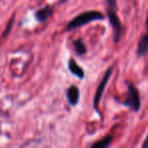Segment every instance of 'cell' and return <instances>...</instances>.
Listing matches in <instances>:
<instances>
[{
    "label": "cell",
    "mask_w": 148,
    "mask_h": 148,
    "mask_svg": "<svg viewBox=\"0 0 148 148\" xmlns=\"http://www.w3.org/2000/svg\"><path fill=\"white\" fill-rule=\"evenodd\" d=\"M101 19H103V13L95 10L86 11V12H83L81 14L77 15L71 21H69V23L67 25V27H66V31H71V29H77V27L87 25V23H91V21H101Z\"/></svg>",
    "instance_id": "1"
},
{
    "label": "cell",
    "mask_w": 148,
    "mask_h": 148,
    "mask_svg": "<svg viewBox=\"0 0 148 148\" xmlns=\"http://www.w3.org/2000/svg\"><path fill=\"white\" fill-rule=\"evenodd\" d=\"M109 8H108V16H109L110 23L112 25L114 31V41L118 43L122 35V25L115 11L116 8V0H107Z\"/></svg>",
    "instance_id": "2"
},
{
    "label": "cell",
    "mask_w": 148,
    "mask_h": 148,
    "mask_svg": "<svg viewBox=\"0 0 148 148\" xmlns=\"http://www.w3.org/2000/svg\"><path fill=\"white\" fill-rule=\"evenodd\" d=\"M124 103L135 112H138L140 109L139 92H138L137 88H136L132 83L128 84V97Z\"/></svg>",
    "instance_id": "3"
},
{
    "label": "cell",
    "mask_w": 148,
    "mask_h": 148,
    "mask_svg": "<svg viewBox=\"0 0 148 148\" xmlns=\"http://www.w3.org/2000/svg\"><path fill=\"white\" fill-rule=\"evenodd\" d=\"M112 72H113V68L112 67L107 70V72H106L105 75H103V79H101V83H99V85L97 86V91H95V99H93V107H95V109L97 110V111L99 110V101H101V95H103V91H105V88L108 84V81H109L110 77H111V75H112Z\"/></svg>",
    "instance_id": "4"
},
{
    "label": "cell",
    "mask_w": 148,
    "mask_h": 148,
    "mask_svg": "<svg viewBox=\"0 0 148 148\" xmlns=\"http://www.w3.org/2000/svg\"><path fill=\"white\" fill-rule=\"evenodd\" d=\"M66 97L68 99L70 105L76 106L79 101V89L77 88V86L72 85L66 91Z\"/></svg>",
    "instance_id": "5"
},
{
    "label": "cell",
    "mask_w": 148,
    "mask_h": 148,
    "mask_svg": "<svg viewBox=\"0 0 148 148\" xmlns=\"http://www.w3.org/2000/svg\"><path fill=\"white\" fill-rule=\"evenodd\" d=\"M68 68H69V71L72 74H74L75 76H77L78 78L82 79L84 78V71L83 69L78 65V64L75 62L74 59H70L69 63H68Z\"/></svg>",
    "instance_id": "6"
},
{
    "label": "cell",
    "mask_w": 148,
    "mask_h": 148,
    "mask_svg": "<svg viewBox=\"0 0 148 148\" xmlns=\"http://www.w3.org/2000/svg\"><path fill=\"white\" fill-rule=\"evenodd\" d=\"M53 14V9L50 5H47V6L43 7V8L39 9V10L36 12V18L39 21L43 23V21H47L51 15Z\"/></svg>",
    "instance_id": "7"
},
{
    "label": "cell",
    "mask_w": 148,
    "mask_h": 148,
    "mask_svg": "<svg viewBox=\"0 0 148 148\" xmlns=\"http://www.w3.org/2000/svg\"><path fill=\"white\" fill-rule=\"evenodd\" d=\"M146 25H147V32H146L145 36L141 39L139 45H138V55L139 56H143L147 53L148 51V18L146 21Z\"/></svg>",
    "instance_id": "8"
},
{
    "label": "cell",
    "mask_w": 148,
    "mask_h": 148,
    "mask_svg": "<svg viewBox=\"0 0 148 148\" xmlns=\"http://www.w3.org/2000/svg\"><path fill=\"white\" fill-rule=\"evenodd\" d=\"M112 141H113V137H112V136H107V137H105L103 139L93 143L92 145H91V147L92 148H106V147H108V146L111 145Z\"/></svg>",
    "instance_id": "9"
},
{
    "label": "cell",
    "mask_w": 148,
    "mask_h": 148,
    "mask_svg": "<svg viewBox=\"0 0 148 148\" xmlns=\"http://www.w3.org/2000/svg\"><path fill=\"white\" fill-rule=\"evenodd\" d=\"M73 46L74 48H75V51H76V53L78 54V55H84V54H86V47H85L84 43H83V41L81 39H78V40H75V41L73 42Z\"/></svg>",
    "instance_id": "10"
},
{
    "label": "cell",
    "mask_w": 148,
    "mask_h": 148,
    "mask_svg": "<svg viewBox=\"0 0 148 148\" xmlns=\"http://www.w3.org/2000/svg\"><path fill=\"white\" fill-rule=\"evenodd\" d=\"M143 147H148V136H147V138H146L145 142L143 143Z\"/></svg>",
    "instance_id": "11"
},
{
    "label": "cell",
    "mask_w": 148,
    "mask_h": 148,
    "mask_svg": "<svg viewBox=\"0 0 148 148\" xmlns=\"http://www.w3.org/2000/svg\"><path fill=\"white\" fill-rule=\"evenodd\" d=\"M65 1H67V0H60V3H62V2H65Z\"/></svg>",
    "instance_id": "12"
}]
</instances>
